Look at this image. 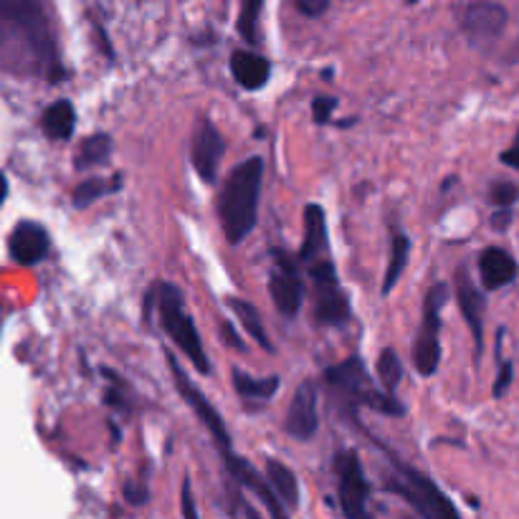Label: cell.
I'll return each instance as SVG.
<instances>
[{
  "label": "cell",
  "instance_id": "obj_1",
  "mask_svg": "<svg viewBox=\"0 0 519 519\" xmlns=\"http://www.w3.org/2000/svg\"><path fill=\"white\" fill-rule=\"evenodd\" d=\"M261 183H264V160L261 157H249L241 165H236L223 183L221 198H218V221H221L228 244H241L256 228Z\"/></svg>",
  "mask_w": 519,
  "mask_h": 519
},
{
  "label": "cell",
  "instance_id": "obj_2",
  "mask_svg": "<svg viewBox=\"0 0 519 519\" xmlns=\"http://www.w3.org/2000/svg\"><path fill=\"white\" fill-rule=\"evenodd\" d=\"M0 28H8L11 36L31 51L38 66L56 69L54 36L38 0H0Z\"/></svg>",
  "mask_w": 519,
  "mask_h": 519
},
{
  "label": "cell",
  "instance_id": "obj_3",
  "mask_svg": "<svg viewBox=\"0 0 519 519\" xmlns=\"http://www.w3.org/2000/svg\"><path fill=\"white\" fill-rule=\"evenodd\" d=\"M325 380L342 401L352 403V406H365L373 411L385 413V416H403L406 408L395 401V393L380 390L375 380L370 378L368 368L357 355L347 357L345 363L332 365L325 370Z\"/></svg>",
  "mask_w": 519,
  "mask_h": 519
},
{
  "label": "cell",
  "instance_id": "obj_4",
  "mask_svg": "<svg viewBox=\"0 0 519 519\" xmlns=\"http://www.w3.org/2000/svg\"><path fill=\"white\" fill-rule=\"evenodd\" d=\"M157 312H160V325L168 332L170 340L180 347L185 357H188L193 368L201 375L211 373V363H208L206 347H203L201 332L195 330L193 317L185 309V297L175 284H157L155 287Z\"/></svg>",
  "mask_w": 519,
  "mask_h": 519
},
{
  "label": "cell",
  "instance_id": "obj_5",
  "mask_svg": "<svg viewBox=\"0 0 519 519\" xmlns=\"http://www.w3.org/2000/svg\"><path fill=\"white\" fill-rule=\"evenodd\" d=\"M393 466H395V474L393 479H390L388 489L398 494V497L406 499V502L416 509V514L431 519L459 517V509L451 504V499L446 497V494L441 492V489H438L426 474L401 464L398 459H393Z\"/></svg>",
  "mask_w": 519,
  "mask_h": 519
},
{
  "label": "cell",
  "instance_id": "obj_6",
  "mask_svg": "<svg viewBox=\"0 0 519 519\" xmlns=\"http://www.w3.org/2000/svg\"><path fill=\"white\" fill-rule=\"evenodd\" d=\"M446 302H449V287L444 282L433 284L423 299V325L416 342H413V365L423 378H431L441 363L438 332H441V309Z\"/></svg>",
  "mask_w": 519,
  "mask_h": 519
},
{
  "label": "cell",
  "instance_id": "obj_7",
  "mask_svg": "<svg viewBox=\"0 0 519 519\" xmlns=\"http://www.w3.org/2000/svg\"><path fill=\"white\" fill-rule=\"evenodd\" d=\"M314 282V319L325 327H342L350 319V299L337 282L332 261H317L309 269Z\"/></svg>",
  "mask_w": 519,
  "mask_h": 519
},
{
  "label": "cell",
  "instance_id": "obj_8",
  "mask_svg": "<svg viewBox=\"0 0 519 519\" xmlns=\"http://www.w3.org/2000/svg\"><path fill=\"white\" fill-rule=\"evenodd\" d=\"M168 365H170V373H173L175 388H178L180 398L188 403V408L198 416V421L208 428V433H211L213 441H216L218 451H221V454H228V451H231V436H228V428L226 423H223L221 413L211 406V401H208L206 395L198 390V385H195L193 380L188 378V373L180 368L178 357H175L173 352H168Z\"/></svg>",
  "mask_w": 519,
  "mask_h": 519
},
{
  "label": "cell",
  "instance_id": "obj_9",
  "mask_svg": "<svg viewBox=\"0 0 519 519\" xmlns=\"http://www.w3.org/2000/svg\"><path fill=\"white\" fill-rule=\"evenodd\" d=\"M337 484H340V507L342 514L350 519L368 517V497L370 484L365 479V471L360 466L355 451H340L335 459Z\"/></svg>",
  "mask_w": 519,
  "mask_h": 519
},
{
  "label": "cell",
  "instance_id": "obj_10",
  "mask_svg": "<svg viewBox=\"0 0 519 519\" xmlns=\"http://www.w3.org/2000/svg\"><path fill=\"white\" fill-rule=\"evenodd\" d=\"M509 21V13L502 3H494V0H474L469 6H464L461 11L459 23L461 31L466 33L471 44L479 46V49H487L497 41L504 33Z\"/></svg>",
  "mask_w": 519,
  "mask_h": 519
},
{
  "label": "cell",
  "instance_id": "obj_11",
  "mask_svg": "<svg viewBox=\"0 0 519 519\" xmlns=\"http://www.w3.org/2000/svg\"><path fill=\"white\" fill-rule=\"evenodd\" d=\"M271 256H274V269H271L269 276V292L271 299H274V307L284 317H297L304 302L302 276H299L297 264L284 251L274 249Z\"/></svg>",
  "mask_w": 519,
  "mask_h": 519
},
{
  "label": "cell",
  "instance_id": "obj_12",
  "mask_svg": "<svg viewBox=\"0 0 519 519\" xmlns=\"http://www.w3.org/2000/svg\"><path fill=\"white\" fill-rule=\"evenodd\" d=\"M223 152H226V142H223L221 132L208 119H198L193 132V145H190V160H193L195 173L201 175L203 183H216Z\"/></svg>",
  "mask_w": 519,
  "mask_h": 519
},
{
  "label": "cell",
  "instance_id": "obj_13",
  "mask_svg": "<svg viewBox=\"0 0 519 519\" xmlns=\"http://www.w3.org/2000/svg\"><path fill=\"white\" fill-rule=\"evenodd\" d=\"M454 287H456V299H459V309H461V314H464L466 325H469L471 337H474L476 355H482V350H484V309H487V297L482 294V289L476 287L466 266H459V269H456Z\"/></svg>",
  "mask_w": 519,
  "mask_h": 519
},
{
  "label": "cell",
  "instance_id": "obj_14",
  "mask_svg": "<svg viewBox=\"0 0 519 519\" xmlns=\"http://www.w3.org/2000/svg\"><path fill=\"white\" fill-rule=\"evenodd\" d=\"M317 401H319V393H317V385L312 380H304L302 385L297 388L292 398V406L287 411V433L297 441H309V438L317 433L319 428V411H317Z\"/></svg>",
  "mask_w": 519,
  "mask_h": 519
},
{
  "label": "cell",
  "instance_id": "obj_15",
  "mask_svg": "<svg viewBox=\"0 0 519 519\" xmlns=\"http://www.w3.org/2000/svg\"><path fill=\"white\" fill-rule=\"evenodd\" d=\"M223 461H226V466H228V471H231L233 479H236V482L241 484L244 489L254 492L256 497L261 499V504H264L266 512H269L271 517H276V519L287 517L289 512L282 507V502L276 499V494L271 492L269 482H266V476H261L259 471H256L254 466L244 459V456H236L233 451H228V454H223Z\"/></svg>",
  "mask_w": 519,
  "mask_h": 519
},
{
  "label": "cell",
  "instance_id": "obj_16",
  "mask_svg": "<svg viewBox=\"0 0 519 519\" xmlns=\"http://www.w3.org/2000/svg\"><path fill=\"white\" fill-rule=\"evenodd\" d=\"M49 233H46L44 226H38L33 221H23L13 228L11 241H8V249H11L13 261L23 266L38 264L49 254Z\"/></svg>",
  "mask_w": 519,
  "mask_h": 519
},
{
  "label": "cell",
  "instance_id": "obj_17",
  "mask_svg": "<svg viewBox=\"0 0 519 519\" xmlns=\"http://www.w3.org/2000/svg\"><path fill=\"white\" fill-rule=\"evenodd\" d=\"M517 261L512 259V254L499 246H489L479 254V274H482L484 289L494 292V289L509 287V284L517 279Z\"/></svg>",
  "mask_w": 519,
  "mask_h": 519
},
{
  "label": "cell",
  "instance_id": "obj_18",
  "mask_svg": "<svg viewBox=\"0 0 519 519\" xmlns=\"http://www.w3.org/2000/svg\"><path fill=\"white\" fill-rule=\"evenodd\" d=\"M231 74L238 87H244L246 92H256L269 82L271 64L264 56L251 54V51H236L231 56Z\"/></svg>",
  "mask_w": 519,
  "mask_h": 519
},
{
  "label": "cell",
  "instance_id": "obj_19",
  "mask_svg": "<svg viewBox=\"0 0 519 519\" xmlns=\"http://www.w3.org/2000/svg\"><path fill=\"white\" fill-rule=\"evenodd\" d=\"M325 246H327L325 208L309 203V206L304 208V241H302V249H299V259L302 261L317 259Z\"/></svg>",
  "mask_w": 519,
  "mask_h": 519
},
{
  "label": "cell",
  "instance_id": "obj_20",
  "mask_svg": "<svg viewBox=\"0 0 519 519\" xmlns=\"http://www.w3.org/2000/svg\"><path fill=\"white\" fill-rule=\"evenodd\" d=\"M266 482L287 512H294L299 507V482L289 466L276 459H266Z\"/></svg>",
  "mask_w": 519,
  "mask_h": 519
},
{
  "label": "cell",
  "instance_id": "obj_21",
  "mask_svg": "<svg viewBox=\"0 0 519 519\" xmlns=\"http://www.w3.org/2000/svg\"><path fill=\"white\" fill-rule=\"evenodd\" d=\"M41 127H44V132L51 137V140H69V137L74 135V127H76L74 104L66 102V99H59V102L51 104V107L44 112Z\"/></svg>",
  "mask_w": 519,
  "mask_h": 519
},
{
  "label": "cell",
  "instance_id": "obj_22",
  "mask_svg": "<svg viewBox=\"0 0 519 519\" xmlns=\"http://www.w3.org/2000/svg\"><path fill=\"white\" fill-rule=\"evenodd\" d=\"M231 375L233 388H236V393L241 395V398H246V401H271L276 390H279V378H276V375H271V378H251L249 373H244V370L238 368H233Z\"/></svg>",
  "mask_w": 519,
  "mask_h": 519
},
{
  "label": "cell",
  "instance_id": "obj_23",
  "mask_svg": "<svg viewBox=\"0 0 519 519\" xmlns=\"http://www.w3.org/2000/svg\"><path fill=\"white\" fill-rule=\"evenodd\" d=\"M408 254H411V241H408L406 233L398 231L393 236V244H390V261L383 276V287H380L383 297H388V294L395 289V284L401 282L403 271H406L408 266Z\"/></svg>",
  "mask_w": 519,
  "mask_h": 519
},
{
  "label": "cell",
  "instance_id": "obj_24",
  "mask_svg": "<svg viewBox=\"0 0 519 519\" xmlns=\"http://www.w3.org/2000/svg\"><path fill=\"white\" fill-rule=\"evenodd\" d=\"M109 155H112V137L97 132V135L87 137L79 147V155H76V170H92L99 165L109 163Z\"/></svg>",
  "mask_w": 519,
  "mask_h": 519
},
{
  "label": "cell",
  "instance_id": "obj_25",
  "mask_svg": "<svg viewBox=\"0 0 519 519\" xmlns=\"http://www.w3.org/2000/svg\"><path fill=\"white\" fill-rule=\"evenodd\" d=\"M228 307L236 312V317L241 319V327H244L246 332H249V337H254L256 342H259L264 350H274V345H271L269 335H266V327L264 322H261V314L259 309L254 307L251 302H244V299H228Z\"/></svg>",
  "mask_w": 519,
  "mask_h": 519
},
{
  "label": "cell",
  "instance_id": "obj_26",
  "mask_svg": "<svg viewBox=\"0 0 519 519\" xmlns=\"http://www.w3.org/2000/svg\"><path fill=\"white\" fill-rule=\"evenodd\" d=\"M378 378L388 393H395L403 380V363L393 347H385L378 357Z\"/></svg>",
  "mask_w": 519,
  "mask_h": 519
},
{
  "label": "cell",
  "instance_id": "obj_27",
  "mask_svg": "<svg viewBox=\"0 0 519 519\" xmlns=\"http://www.w3.org/2000/svg\"><path fill=\"white\" fill-rule=\"evenodd\" d=\"M264 0H241V13H238V33L249 41V44H259V18Z\"/></svg>",
  "mask_w": 519,
  "mask_h": 519
},
{
  "label": "cell",
  "instance_id": "obj_28",
  "mask_svg": "<svg viewBox=\"0 0 519 519\" xmlns=\"http://www.w3.org/2000/svg\"><path fill=\"white\" fill-rule=\"evenodd\" d=\"M119 185V180H114L112 185L104 183L102 178H89L84 180V183H79V188H76L74 193V206L76 208H87L92 206L97 198H102L104 193H109V190H114Z\"/></svg>",
  "mask_w": 519,
  "mask_h": 519
},
{
  "label": "cell",
  "instance_id": "obj_29",
  "mask_svg": "<svg viewBox=\"0 0 519 519\" xmlns=\"http://www.w3.org/2000/svg\"><path fill=\"white\" fill-rule=\"evenodd\" d=\"M489 198L499 208H509L519 198V188L514 183H494L492 190H489Z\"/></svg>",
  "mask_w": 519,
  "mask_h": 519
},
{
  "label": "cell",
  "instance_id": "obj_30",
  "mask_svg": "<svg viewBox=\"0 0 519 519\" xmlns=\"http://www.w3.org/2000/svg\"><path fill=\"white\" fill-rule=\"evenodd\" d=\"M335 107H337V99H332V97L314 99V104H312L314 122H317V125H325V122H330V114Z\"/></svg>",
  "mask_w": 519,
  "mask_h": 519
},
{
  "label": "cell",
  "instance_id": "obj_31",
  "mask_svg": "<svg viewBox=\"0 0 519 519\" xmlns=\"http://www.w3.org/2000/svg\"><path fill=\"white\" fill-rule=\"evenodd\" d=\"M122 492H125V499L132 507H142V504H147V499H150V492H147L145 484L140 482H127Z\"/></svg>",
  "mask_w": 519,
  "mask_h": 519
},
{
  "label": "cell",
  "instance_id": "obj_32",
  "mask_svg": "<svg viewBox=\"0 0 519 519\" xmlns=\"http://www.w3.org/2000/svg\"><path fill=\"white\" fill-rule=\"evenodd\" d=\"M330 8V0H297V11L307 18L325 16Z\"/></svg>",
  "mask_w": 519,
  "mask_h": 519
},
{
  "label": "cell",
  "instance_id": "obj_33",
  "mask_svg": "<svg viewBox=\"0 0 519 519\" xmlns=\"http://www.w3.org/2000/svg\"><path fill=\"white\" fill-rule=\"evenodd\" d=\"M512 375H514L512 363L499 365V375H497V380H494V398H502V395L507 393L509 385H512Z\"/></svg>",
  "mask_w": 519,
  "mask_h": 519
},
{
  "label": "cell",
  "instance_id": "obj_34",
  "mask_svg": "<svg viewBox=\"0 0 519 519\" xmlns=\"http://www.w3.org/2000/svg\"><path fill=\"white\" fill-rule=\"evenodd\" d=\"M499 160H502V163L507 165V168L519 170V132H517V137H514L512 147H507V150H504L502 155H499Z\"/></svg>",
  "mask_w": 519,
  "mask_h": 519
},
{
  "label": "cell",
  "instance_id": "obj_35",
  "mask_svg": "<svg viewBox=\"0 0 519 519\" xmlns=\"http://www.w3.org/2000/svg\"><path fill=\"white\" fill-rule=\"evenodd\" d=\"M183 517L198 519V509L193 507V494H190V482H183Z\"/></svg>",
  "mask_w": 519,
  "mask_h": 519
},
{
  "label": "cell",
  "instance_id": "obj_36",
  "mask_svg": "<svg viewBox=\"0 0 519 519\" xmlns=\"http://www.w3.org/2000/svg\"><path fill=\"white\" fill-rule=\"evenodd\" d=\"M509 223H512V213H509V208H502V211H497V213H494V218H492V226L497 228V231H504V228H507Z\"/></svg>",
  "mask_w": 519,
  "mask_h": 519
},
{
  "label": "cell",
  "instance_id": "obj_37",
  "mask_svg": "<svg viewBox=\"0 0 519 519\" xmlns=\"http://www.w3.org/2000/svg\"><path fill=\"white\" fill-rule=\"evenodd\" d=\"M223 332H226V340H228V345H233V347H236V350H246V347H244V342H241V340H236V332H233V327L231 325H226V322H223Z\"/></svg>",
  "mask_w": 519,
  "mask_h": 519
},
{
  "label": "cell",
  "instance_id": "obj_38",
  "mask_svg": "<svg viewBox=\"0 0 519 519\" xmlns=\"http://www.w3.org/2000/svg\"><path fill=\"white\" fill-rule=\"evenodd\" d=\"M6 195H8V180H6V175L0 173V203L6 201Z\"/></svg>",
  "mask_w": 519,
  "mask_h": 519
},
{
  "label": "cell",
  "instance_id": "obj_39",
  "mask_svg": "<svg viewBox=\"0 0 519 519\" xmlns=\"http://www.w3.org/2000/svg\"><path fill=\"white\" fill-rule=\"evenodd\" d=\"M408 3H416V0H408Z\"/></svg>",
  "mask_w": 519,
  "mask_h": 519
}]
</instances>
